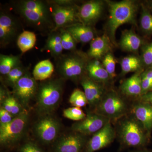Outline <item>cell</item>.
Wrapping results in <instances>:
<instances>
[{
    "label": "cell",
    "mask_w": 152,
    "mask_h": 152,
    "mask_svg": "<svg viewBox=\"0 0 152 152\" xmlns=\"http://www.w3.org/2000/svg\"><path fill=\"white\" fill-rule=\"evenodd\" d=\"M20 25L12 15L1 12L0 15V42L6 46L12 42L18 35Z\"/></svg>",
    "instance_id": "obj_13"
},
{
    "label": "cell",
    "mask_w": 152,
    "mask_h": 152,
    "mask_svg": "<svg viewBox=\"0 0 152 152\" xmlns=\"http://www.w3.org/2000/svg\"><path fill=\"white\" fill-rule=\"evenodd\" d=\"M110 121L100 114L88 112L85 119L73 124L71 130L85 136L93 135L102 129Z\"/></svg>",
    "instance_id": "obj_11"
},
{
    "label": "cell",
    "mask_w": 152,
    "mask_h": 152,
    "mask_svg": "<svg viewBox=\"0 0 152 152\" xmlns=\"http://www.w3.org/2000/svg\"><path fill=\"white\" fill-rule=\"evenodd\" d=\"M142 43L141 39L135 33L132 31H127L123 33L120 44L125 50L135 52L140 48Z\"/></svg>",
    "instance_id": "obj_24"
},
{
    "label": "cell",
    "mask_w": 152,
    "mask_h": 152,
    "mask_svg": "<svg viewBox=\"0 0 152 152\" xmlns=\"http://www.w3.org/2000/svg\"><path fill=\"white\" fill-rule=\"evenodd\" d=\"M151 7H152V4Z\"/></svg>",
    "instance_id": "obj_41"
},
{
    "label": "cell",
    "mask_w": 152,
    "mask_h": 152,
    "mask_svg": "<svg viewBox=\"0 0 152 152\" xmlns=\"http://www.w3.org/2000/svg\"><path fill=\"white\" fill-rule=\"evenodd\" d=\"M64 79H49L38 86L36 95V110L39 116L53 115L62 97Z\"/></svg>",
    "instance_id": "obj_1"
},
{
    "label": "cell",
    "mask_w": 152,
    "mask_h": 152,
    "mask_svg": "<svg viewBox=\"0 0 152 152\" xmlns=\"http://www.w3.org/2000/svg\"><path fill=\"white\" fill-rule=\"evenodd\" d=\"M80 83L88 104L92 107H96L103 97L102 88L96 82L87 76L82 77Z\"/></svg>",
    "instance_id": "obj_16"
},
{
    "label": "cell",
    "mask_w": 152,
    "mask_h": 152,
    "mask_svg": "<svg viewBox=\"0 0 152 152\" xmlns=\"http://www.w3.org/2000/svg\"><path fill=\"white\" fill-rule=\"evenodd\" d=\"M142 94H145L148 93L152 90V79L142 75Z\"/></svg>",
    "instance_id": "obj_38"
},
{
    "label": "cell",
    "mask_w": 152,
    "mask_h": 152,
    "mask_svg": "<svg viewBox=\"0 0 152 152\" xmlns=\"http://www.w3.org/2000/svg\"><path fill=\"white\" fill-rule=\"evenodd\" d=\"M115 137V131L110 122L93 135L86 144V152H94L103 148L111 143Z\"/></svg>",
    "instance_id": "obj_14"
},
{
    "label": "cell",
    "mask_w": 152,
    "mask_h": 152,
    "mask_svg": "<svg viewBox=\"0 0 152 152\" xmlns=\"http://www.w3.org/2000/svg\"><path fill=\"white\" fill-rule=\"evenodd\" d=\"M133 113L145 130L149 132L152 129V105L149 103H139L133 110Z\"/></svg>",
    "instance_id": "obj_17"
},
{
    "label": "cell",
    "mask_w": 152,
    "mask_h": 152,
    "mask_svg": "<svg viewBox=\"0 0 152 152\" xmlns=\"http://www.w3.org/2000/svg\"><path fill=\"white\" fill-rule=\"evenodd\" d=\"M60 32L63 49L69 51H72L75 50L76 41L72 36L64 28L60 29Z\"/></svg>",
    "instance_id": "obj_32"
},
{
    "label": "cell",
    "mask_w": 152,
    "mask_h": 152,
    "mask_svg": "<svg viewBox=\"0 0 152 152\" xmlns=\"http://www.w3.org/2000/svg\"><path fill=\"white\" fill-rule=\"evenodd\" d=\"M142 60L147 66H152V42L148 44L143 50Z\"/></svg>",
    "instance_id": "obj_36"
},
{
    "label": "cell",
    "mask_w": 152,
    "mask_h": 152,
    "mask_svg": "<svg viewBox=\"0 0 152 152\" xmlns=\"http://www.w3.org/2000/svg\"><path fill=\"white\" fill-rule=\"evenodd\" d=\"M143 127L134 119L125 120L120 128V137L123 142L129 146H139L145 143L146 137Z\"/></svg>",
    "instance_id": "obj_9"
},
{
    "label": "cell",
    "mask_w": 152,
    "mask_h": 152,
    "mask_svg": "<svg viewBox=\"0 0 152 152\" xmlns=\"http://www.w3.org/2000/svg\"><path fill=\"white\" fill-rule=\"evenodd\" d=\"M21 64L19 56L0 55V73L3 76L7 75L13 69Z\"/></svg>",
    "instance_id": "obj_26"
},
{
    "label": "cell",
    "mask_w": 152,
    "mask_h": 152,
    "mask_svg": "<svg viewBox=\"0 0 152 152\" xmlns=\"http://www.w3.org/2000/svg\"><path fill=\"white\" fill-rule=\"evenodd\" d=\"M143 102L151 103L152 102V92L147 93L142 96Z\"/></svg>",
    "instance_id": "obj_39"
},
{
    "label": "cell",
    "mask_w": 152,
    "mask_h": 152,
    "mask_svg": "<svg viewBox=\"0 0 152 152\" xmlns=\"http://www.w3.org/2000/svg\"><path fill=\"white\" fill-rule=\"evenodd\" d=\"M54 71V66L50 60H43L35 66L33 77L37 81L46 80L50 78Z\"/></svg>",
    "instance_id": "obj_23"
},
{
    "label": "cell",
    "mask_w": 152,
    "mask_h": 152,
    "mask_svg": "<svg viewBox=\"0 0 152 152\" xmlns=\"http://www.w3.org/2000/svg\"><path fill=\"white\" fill-rule=\"evenodd\" d=\"M58 59L57 70L64 80L78 79L86 71L88 64L84 57L77 54L62 55Z\"/></svg>",
    "instance_id": "obj_6"
},
{
    "label": "cell",
    "mask_w": 152,
    "mask_h": 152,
    "mask_svg": "<svg viewBox=\"0 0 152 152\" xmlns=\"http://www.w3.org/2000/svg\"><path fill=\"white\" fill-rule=\"evenodd\" d=\"M49 4L50 7L52 17L55 24L54 28L50 33L77 24L75 22L77 20V18L79 19L78 10L77 11L73 5H60L55 4Z\"/></svg>",
    "instance_id": "obj_10"
},
{
    "label": "cell",
    "mask_w": 152,
    "mask_h": 152,
    "mask_svg": "<svg viewBox=\"0 0 152 152\" xmlns=\"http://www.w3.org/2000/svg\"><path fill=\"white\" fill-rule=\"evenodd\" d=\"M16 9L29 24L42 30L50 29L51 31L54 28L50 7L48 2L39 0L19 1Z\"/></svg>",
    "instance_id": "obj_2"
},
{
    "label": "cell",
    "mask_w": 152,
    "mask_h": 152,
    "mask_svg": "<svg viewBox=\"0 0 152 152\" xmlns=\"http://www.w3.org/2000/svg\"><path fill=\"white\" fill-rule=\"evenodd\" d=\"M29 121L27 110L14 118L11 122L0 126V143L2 146L10 148L21 140L26 132Z\"/></svg>",
    "instance_id": "obj_4"
},
{
    "label": "cell",
    "mask_w": 152,
    "mask_h": 152,
    "mask_svg": "<svg viewBox=\"0 0 152 152\" xmlns=\"http://www.w3.org/2000/svg\"><path fill=\"white\" fill-rule=\"evenodd\" d=\"M28 72L12 88V94L25 110H27L31 101L36 98L39 84Z\"/></svg>",
    "instance_id": "obj_7"
},
{
    "label": "cell",
    "mask_w": 152,
    "mask_h": 152,
    "mask_svg": "<svg viewBox=\"0 0 152 152\" xmlns=\"http://www.w3.org/2000/svg\"><path fill=\"white\" fill-rule=\"evenodd\" d=\"M85 137L73 131L61 134L54 143V152H80L86 145Z\"/></svg>",
    "instance_id": "obj_12"
},
{
    "label": "cell",
    "mask_w": 152,
    "mask_h": 152,
    "mask_svg": "<svg viewBox=\"0 0 152 152\" xmlns=\"http://www.w3.org/2000/svg\"><path fill=\"white\" fill-rule=\"evenodd\" d=\"M61 124L53 115L39 116L33 126L34 136L44 144L55 143L61 136Z\"/></svg>",
    "instance_id": "obj_5"
},
{
    "label": "cell",
    "mask_w": 152,
    "mask_h": 152,
    "mask_svg": "<svg viewBox=\"0 0 152 152\" xmlns=\"http://www.w3.org/2000/svg\"><path fill=\"white\" fill-rule=\"evenodd\" d=\"M103 9V3L102 1L87 2L78 9L79 19L83 24L89 26L100 17Z\"/></svg>",
    "instance_id": "obj_15"
},
{
    "label": "cell",
    "mask_w": 152,
    "mask_h": 152,
    "mask_svg": "<svg viewBox=\"0 0 152 152\" xmlns=\"http://www.w3.org/2000/svg\"><path fill=\"white\" fill-rule=\"evenodd\" d=\"M150 104H151L152 105V102L151 103H150Z\"/></svg>",
    "instance_id": "obj_40"
},
{
    "label": "cell",
    "mask_w": 152,
    "mask_h": 152,
    "mask_svg": "<svg viewBox=\"0 0 152 152\" xmlns=\"http://www.w3.org/2000/svg\"><path fill=\"white\" fill-rule=\"evenodd\" d=\"M28 72L26 68L24 67L21 64L20 65L13 69L7 75L4 76L5 84L12 88L17 82Z\"/></svg>",
    "instance_id": "obj_28"
},
{
    "label": "cell",
    "mask_w": 152,
    "mask_h": 152,
    "mask_svg": "<svg viewBox=\"0 0 152 152\" xmlns=\"http://www.w3.org/2000/svg\"><path fill=\"white\" fill-rule=\"evenodd\" d=\"M63 115L64 118L76 121H82L86 116V115L83 110L80 108L77 107L65 109L63 111Z\"/></svg>",
    "instance_id": "obj_31"
},
{
    "label": "cell",
    "mask_w": 152,
    "mask_h": 152,
    "mask_svg": "<svg viewBox=\"0 0 152 152\" xmlns=\"http://www.w3.org/2000/svg\"><path fill=\"white\" fill-rule=\"evenodd\" d=\"M1 108L4 109L15 117L26 110L23 107L17 99L10 94L1 102Z\"/></svg>",
    "instance_id": "obj_27"
},
{
    "label": "cell",
    "mask_w": 152,
    "mask_h": 152,
    "mask_svg": "<svg viewBox=\"0 0 152 152\" xmlns=\"http://www.w3.org/2000/svg\"><path fill=\"white\" fill-rule=\"evenodd\" d=\"M110 17L108 21L109 34L115 43L116 31L120 26L133 21L137 10L135 2L130 0L119 2H109Z\"/></svg>",
    "instance_id": "obj_3"
},
{
    "label": "cell",
    "mask_w": 152,
    "mask_h": 152,
    "mask_svg": "<svg viewBox=\"0 0 152 152\" xmlns=\"http://www.w3.org/2000/svg\"><path fill=\"white\" fill-rule=\"evenodd\" d=\"M86 71L88 77L96 82H106L110 77L108 73L97 60L88 63Z\"/></svg>",
    "instance_id": "obj_21"
},
{
    "label": "cell",
    "mask_w": 152,
    "mask_h": 152,
    "mask_svg": "<svg viewBox=\"0 0 152 152\" xmlns=\"http://www.w3.org/2000/svg\"><path fill=\"white\" fill-rule=\"evenodd\" d=\"M103 64L104 67L108 73L110 77H114L116 75V61L111 53H108L105 55L103 61Z\"/></svg>",
    "instance_id": "obj_33"
},
{
    "label": "cell",
    "mask_w": 152,
    "mask_h": 152,
    "mask_svg": "<svg viewBox=\"0 0 152 152\" xmlns=\"http://www.w3.org/2000/svg\"><path fill=\"white\" fill-rule=\"evenodd\" d=\"M37 41L35 33L25 31L19 34L17 39V45L22 53H26L34 47Z\"/></svg>",
    "instance_id": "obj_25"
},
{
    "label": "cell",
    "mask_w": 152,
    "mask_h": 152,
    "mask_svg": "<svg viewBox=\"0 0 152 152\" xmlns=\"http://www.w3.org/2000/svg\"><path fill=\"white\" fill-rule=\"evenodd\" d=\"M95 113L109 119H117L124 115L126 110L125 102L114 93H110L103 97L96 107Z\"/></svg>",
    "instance_id": "obj_8"
},
{
    "label": "cell",
    "mask_w": 152,
    "mask_h": 152,
    "mask_svg": "<svg viewBox=\"0 0 152 152\" xmlns=\"http://www.w3.org/2000/svg\"><path fill=\"white\" fill-rule=\"evenodd\" d=\"M15 116L7 111L4 109H0V126H4L9 124L14 119Z\"/></svg>",
    "instance_id": "obj_37"
},
{
    "label": "cell",
    "mask_w": 152,
    "mask_h": 152,
    "mask_svg": "<svg viewBox=\"0 0 152 152\" xmlns=\"http://www.w3.org/2000/svg\"><path fill=\"white\" fill-rule=\"evenodd\" d=\"M69 102L74 107L81 108L88 104L84 92L79 89H75L71 95Z\"/></svg>",
    "instance_id": "obj_30"
},
{
    "label": "cell",
    "mask_w": 152,
    "mask_h": 152,
    "mask_svg": "<svg viewBox=\"0 0 152 152\" xmlns=\"http://www.w3.org/2000/svg\"><path fill=\"white\" fill-rule=\"evenodd\" d=\"M141 26L144 31L148 33H152V15L145 8L143 9L141 18Z\"/></svg>",
    "instance_id": "obj_34"
},
{
    "label": "cell",
    "mask_w": 152,
    "mask_h": 152,
    "mask_svg": "<svg viewBox=\"0 0 152 152\" xmlns=\"http://www.w3.org/2000/svg\"><path fill=\"white\" fill-rule=\"evenodd\" d=\"M18 152H44L34 142L28 141L20 146Z\"/></svg>",
    "instance_id": "obj_35"
},
{
    "label": "cell",
    "mask_w": 152,
    "mask_h": 152,
    "mask_svg": "<svg viewBox=\"0 0 152 152\" xmlns=\"http://www.w3.org/2000/svg\"><path fill=\"white\" fill-rule=\"evenodd\" d=\"M43 50H47L52 56L58 58L62 55L64 49L62 46L61 33L58 31L50 33L46 42Z\"/></svg>",
    "instance_id": "obj_22"
},
{
    "label": "cell",
    "mask_w": 152,
    "mask_h": 152,
    "mask_svg": "<svg viewBox=\"0 0 152 152\" xmlns=\"http://www.w3.org/2000/svg\"><path fill=\"white\" fill-rule=\"evenodd\" d=\"M142 72H138L127 79L121 87L122 91L125 94L130 96H137L142 94Z\"/></svg>",
    "instance_id": "obj_20"
},
{
    "label": "cell",
    "mask_w": 152,
    "mask_h": 152,
    "mask_svg": "<svg viewBox=\"0 0 152 152\" xmlns=\"http://www.w3.org/2000/svg\"><path fill=\"white\" fill-rule=\"evenodd\" d=\"M110 50V39L107 36L103 35L95 38L91 42L88 56L93 58H100L108 54Z\"/></svg>",
    "instance_id": "obj_18"
},
{
    "label": "cell",
    "mask_w": 152,
    "mask_h": 152,
    "mask_svg": "<svg viewBox=\"0 0 152 152\" xmlns=\"http://www.w3.org/2000/svg\"><path fill=\"white\" fill-rule=\"evenodd\" d=\"M141 66L140 60L134 56L125 57L121 62L122 74L123 75L131 72H135L139 69Z\"/></svg>",
    "instance_id": "obj_29"
},
{
    "label": "cell",
    "mask_w": 152,
    "mask_h": 152,
    "mask_svg": "<svg viewBox=\"0 0 152 152\" xmlns=\"http://www.w3.org/2000/svg\"><path fill=\"white\" fill-rule=\"evenodd\" d=\"M64 29L78 42L87 43L94 39V34L90 26L77 23Z\"/></svg>",
    "instance_id": "obj_19"
}]
</instances>
